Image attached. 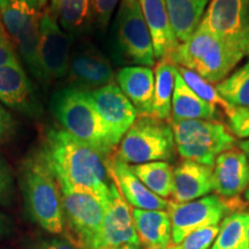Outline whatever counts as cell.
<instances>
[{"label": "cell", "mask_w": 249, "mask_h": 249, "mask_svg": "<svg viewBox=\"0 0 249 249\" xmlns=\"http://www.w3.org/2000/svg\"><path fill=\"white\" fill-rule=\"evenodd\" d=\"M38 151L59 188L89 192L107 201L112 181L107 160L95 149L54 127L45 133Z\"/></svg>", "instance_id": "1"}, {"label": "cell", "mask_w": 249, "mask_h": 249, "mask_svg": "<svg viewBox=\"0 0 249 249\" xmlns=\"http://www.w3.org/2000/svg\"><path fill=\"white\" fill-rule=\"evenodd\" d=\"M50 107L62 129L107 160L119 145L121 138L102 119L83 90L73 86L58 90Z\"/></svg>", "instance_id": "2"}, {"label": "cell", "mask_w": 249, "mask_h": 249, "mask_svg": "<svg viewBox=\"0 0 249 249\" xmlns=\"http://www.w3.org/2000/svg\"><path fill=\"white\" fill-rule=\"evenodd\" d=\"M20 186L31 219L51 234H62L66 223L61 192L38 150L21 165Z\"/></svg>", "instance_id": "3"}, {"label": "cell", "mask_w": 249, "mask_h": 249, "mask_svg": "<svg viewBox=\"0 0 249 249\" xmlns=\"http://www.w3.org/2000/svg\"><path fill=\"white\" fill-rule=\"evenodd\" d=\"M241 57L219 38L197 27L192 36L177 46L167 59L173 65L188 68L207 80L219 83L241 60Z\"/></svg>", "instance_id": "4"}, {"label": "cell", "mask_w": 249, "mask_h": 249, "mask_svg": "<svg viewBox=\"0 0 249 249\" xmlns=\"http://www.w3.org/2000/svg\"><path fill=\"white\" fill-rule=\"evenodd\" d=\"M176 148L185 160L213 167L216 158L233 148V133L218 120H178L170 118Z\"/></svg>", "instance_id": "5"}, {"label": "cell", "mask_w": 249, "mask_h": 249, "mask_svg": "<svg viewBox=\"0 0 249 249\" xmlns=\"http://www.w3.org/2000/svg\"><path fill=\"white\" fill-rule=\"evenodd\" d=\"M176 150L172 128L166 120L140 116L121 139L116 157L128 165L169 161Z\"/></svg>", "instance_id": "6"}, {"label": "cell", "mask_w": 249, "mask_h": 249, "mask_svg": "<svg viewBox=\"0 0 249 249\" xmlns=\"http://www.w3.org/2000/svg\"><path fill=\"white\" fill-rule=\"evenodd\" d=\"M49 0H0V22L31 73L40 79L37 43Z\"/></svg>", "instance_id": "7"}, {"label": "cell", "mask_w": 249, "mask_h": 249, "mask_svg": "<svg viewBox=\"0 0 249 249\" xmlns=\"http://www.w3.org/2000/svg\"><path fill=\"white\" fill-rule=\"evenodd\" d=\"M117 45L120 54L136 66L152 67L155 52L150 31L139 0H121L116 20Z\"/></svg>", "instance_id": "8"}, {"label": "cell", "mask_w": 249, "mask_h": 249, "mask_svg": "<svg viewBox=\"0 0 249 249\" xmlns=\"http://www.w3.org/2000/svg\"><path fill=\"white\" fill-rule=\"evenodd\" d=\"M248 14L249 0H210L198 27L209 31L244 58Z\"/></svg>", "instance_id": "9"}, {"label": "cell", "mask_w": 249, "mask_h": 249, "mask_svg": "<svg viewBox=\"0 0 249 249\" xmlns=\"http://www.w3.org/2000/svg\"><path fill=\"white\" fill-rule=\"evenodd\" d=\"M65 223L82 249H95L104 220L107 202L89 192L60 189Z\"/></svg>", "instance_id": "10"}, {"label": "cell", "mask_w": 249, "mask_h": 249, "mask_svg": "<svg viewBox=\"0 0 249 249\" xmlns=\"http://www.w3.org/2000/svg\"><path fill=\"white\" fill-rule=\"evenodd\" d=\"M231 207L222 196L207 195L197 200L170 202L167 213L172 224V242L179 245L187 235L202 227L219 225L231 213Z\"/></svg>", "instance_id": "11"}, {"label": "cell", "mask_w": 249, "mask_h": 249, "mask_svg": "<svg viewBox=\"0 0 249 249\" xmlns=\"http://www.w3.org/2000/svg\"><path fill=\"white\" fill-rule=\"evenodd\" d=\"M71 38L46 8L39 27L37 62L42 80H58L68 75Z\"/></svg>", "instance_id": "12"}, {"label": "cell", "mask_w": 249, "mask_h": 249, "mask_svg": "<svg viewBox=\"0 0 249 249\" xmlns=\"http://www.w3.org/2000/svg\"><path fill=\"white\" fill-rule=\"evenodd\" d=\"M127 245L141 244L134 225L129 204L121 195L116 182L112 180L104 220L95 249H117Z\"/></svg>", "instance_id": "13"}, {"label": "cell", "mask_w": 249, "mask_h": 249, "mask_svg": "<svg viewBox=\"0 0 249 249\" xmlns=\"http://www.w3.org/2000/svg\"><path fill=\"white\" fill-rule=\"evenodd\" d=\"M81 90H95L113 82L116 73L110 61L92 45H81L71 50L68 75Z\"/></svg>", "instance_id": "14"}, {"label": "cell", "mask_w": 249, "mask_h": 249, "mask_svg": "<svg viewBox=\"0 0 249 249\" xmlns=\"http://www.w3.org/2000/svg\"><path fill=\"white\" fill-rule=\"evenodd\" d=\"M83 91L102 119L123 139L139 114L129 99L121 91L119 86L116 82H112L102 88Z\"/></svg>", "instance_id": "15"}, {"label": "cell", "mask_w": 249, "mask_h": 249, "mask_svg": "<svg viewBox=\"0 0 249 249\" xmlns=\"http://www.w3.org/2000/svg\"><path fill=\"white\" fill-rule=\"evenodd\" d=\"M249 187V161L241 150L230 149L220 154L213 167V191L225 198H233Z\"/></svg>", "instance_id": "16"}, {"label": "cell", "mask_w": 249, "mask_h": 249, "mask_svg": "<svg viewBox=\"0 0 249 249\" xmlns=\"http://www.w3.org/2000/svg\"><path fill=\"white\" fill-rule=\"evenodd\" d=\"M107 163L112 180L129 205L142 210H167L170 202L148 189L132 172L128 164L117 157L107 158Z\"/></svg>", "instance_id": "17"}, {"label": "cell", "mask_w": 249, "mask_h": 249, "mask_svg": "<svg viewBox=\"0 0 249 249\" xmlns=\"http://www.w3.org/2000/svg\"><path fill=\"white\" fill-rule=\"evenodd\" d=\"M0 102L30 116L38 113L33 86L20 61L0 67Z\"/></svg>", "instance_id": "18"}, {"label": "cell", "mask_w": 249, "mask_h": 249, "mask_svg": "<svg viewBox=\"0 0 249 249\" xmlns=\"http://www.w3.org/2000/svg\"><path fill=\"white\" fill-rule=\"evenodd\" d=\"M154 46L155 58L164 60L180 43L174 34L165 0H139Z\"/></svg>", "instance_id": "19"}, {"label": "cell", "mask_w": 249, "mask_h": 249, "mask_svg": "<svg viewBox=\"0 0 249 249\" xmlns=\"http://www.w3.org/2000/svg\"><path fill=\"white\" fill-rule=\"evenodd\" d=\"M117 83L139 116H151L155 91V74L145 66H127L116 74Z\"/></svg>", "instance_id": "20"}, {"label": "cell", "mask_w": 249, "mask_h": 249, "mask_svg": "<svg viewBox=\"0 0 249 249\" xmlns=\"http://www.w3.org/2000/svg\"><path fill=\"white\" fill-rule=\"evenodd\" d=\"M213 191V167L192 160L181 161L173 170L172 202L183 203L204 197Z\"/></svg>", "instance_id": "21"}, {"label": "cell", "mask_w": 249, "mask_h": 249, "mask_svg": "<svg viewBox=\"0 0 249 249\" xmlns=\"http://www.w3.org/2000/svg\"><path fill=\"white\" fill-rule=\"evenodd\" d=\"M140 244L144 249L163 248L172 244V224L166 210H132Z\"/></svg>", "instance_id": "22"}, {"label": "cell", "mask_w": 249, "mask_h": 249, "mask_svg": "<svg viewBox=\"0 0 249 249\" xmlns=\"http://www.w3.org/2000/svg\"><path fill=\"white\" fill-rule=\"evenodd\" d=\"M172 119L178 120H216L219 116L218 107L198 97L177 74L172 96Z\"/></svg>", "instance_id": "23"}, {"label": "cell", "mask_w": 249, "mask_h": 249, "mask_svg": "<svg viewBox=\"0 0 249 249\" xmlns=\"http://www.w3.org/2000/svg\"><path fill=\"white\" fill-rule=\"evenodd\" d=\"M174 34L183 43L200 24L210 0H165Z\"/></svg>", "instance_id": "24"}, {"label": "cell", "mask_w": 249, "mask_h": 249, "mask_svg": "<svg viewBox=\"0 0 249 249\" xmlns=\"http://www.w3.org/2000/svg\"><path fill=\"white\" fill-rule=\"evenodd\" d=\"M177 74V66L169 60H160L156 66L152 117L160 120H167L171 118Z\"/></svg>", "instance_id": "25"}, {"label": "cell", "mask_w": 249, "mask_h": 249, "mask_svg": "<svg viewBox=\"0 0 249 249\" xmlns=\"http://www.w3.org/2000/svg\"><path fill=\"white\" fill-rule=\"evenodd\" d=\"M49 8L68 33H81L91 21L90 0H50Z\"/></svg>", "instance_id": "26"}, {"label": "cell", "mask_w": 249, "mask_h": 249, "mask_svg": "<svg viewBox=\"0 0 249 249\" xmlns=\"http://www.w3.org/2000/svg\"><path fill=\"white\" fill-rule=\"evenodd\" d=\"M135 174L148 189L166 200L173 193V170L167 161H151V163L129 165Z\"/></svg>", "instance_id": "27"}, {"label": "cell", "mask_w": 249, "mask_h": 249, "mask_svg": "<svg viewBox=\"0 0 249 249\" xmlns=\"http://www.w3.org/2000/svg\"><path fill=\"white\" fill-rule=\"evenodd\" d=\"M247 224V211L227 214L210 249H249Z\"/></svg>", "instance_id": "28"}, {"label": "cell", "mask_w": 249, "mask_h": 249, "mask_svg": "<svg viewBox=\"0 0 249 249\" xmlns=\"http://www.w3.org/2000/svg\"><path fill=\"white\" fill-rule=\"evenodd\" d=\"M216 90L233 107L249 108V61L217 83Z\"/></svg>", "instance_id": "29"}, {"label": "cell", "mask_w": 249, "mask_h": 249, "mask_svg": "<svg viewBox=\"0 0 249 249\" xmlns=\"http://www.w3.org/2000/svg\"><path fill=\"white\" fill-rule=\"evenodd\" d=\"M178 73L180 76L182 77V80L185 81L186 85L194 91L198 97L203 99V101L208 102L209 104L213 105L216 107H220L225 112V114L230 113L233 110L232 105H230L222 96L218 93L216 90V87H213L210 82H208L207 80H204L203 77L198 75L197 73L193 71L188 68L177 66Z\"/></svg>", "instance_id": "30"}, {"label": "cell", "mask_w": 249, "mask_h": 249, "mask_svg": "<svg viewBox=\"0 0 249 249\" xmlns=\"http://www.w3.org/2000/svg\"><path fill=\"white\" fill-rule=\"evenodd\" d=\"M219 225H213L196 230L187 235L178 245L180 249H210L216 240Z\"/></svg>", "instance_id": "31"}, {"label": "cell", "mask_w": 249, "mask_h": 249, "mask_svg": "<svg viewBox=\"0 0 249 249\" xmlns=\"http://www.w3.org/2000/svg\"><path fill=\"white\" fill-rule=\"evenodd\" d=\"M118 2L119 0H90L91 20L102 29L107 28Z\"/></svg>", "instance_id": "32"}, {"label": "cell", "mask_w": 249, "mask_h": 249, "mask_svg": "<svg viewBox=\"0 0 249 249\" xmlns=\"http://www.w3.org/2000/svg\"><path fill=\"white\" fill-rule=\"evenodd\" d=\"M14 197V177L11 167L0 156V205L7 207Z\"/></svg>", "instance_id": "33"}, {"label": "cell", "mask_w": 249, "mask_h": 249, "mask_svg": "<svg viewBox=\"0 0 249 249\" xmlns=\"http://www.w3.org/2000/svg\"><path fill=\"white\" fill-rule=\"evenodd\" d=\"M227 118L233 135L245 140L249 139V108L233 107Z\"/></svg>", "instance_id": "34"}, {"label": "cell", "mask_w": 249, "mask_h": 249, "mask_svg": "<svg viewBox=\"0 0 249 249\" xmlns=\"http://www.w3.org/2000/svg\"><path fill=\"white\" fill-rule=\"evenodd\" d=\"M18 61V60L17 53H15L13 43H12L5 28L0 22V67Z\"/></svg>", "instance_id": "35"}, {"label": "cell", "mask_w": 249, "mask_h": 249, "mask_svg": "<svg viewBox=\"0 0 249 249\" xmlns=\"http://www.w3.org/2000/svg\"><path fill=\"white\" fill-rule=\"evenodd\" d=\"M17 124L12 114L0 104V143L6 142L14 136Z\"/></svg>", "instance_id": "36"}, {"label": "cell", "mask_w": 249, "mask_h": 249, "mask_svg": "<svg viewBox=\"0 0 249 249\" xmlns=\"http://www.w3.org/2000/svg\"><path fill=\"white\" fill-rule=\"evenodd\" d=\"M36 249H76L73 245L62 239H50L39 242Z\"/></svg>", "instance_id": "37"}, {"label": "cell", "mask_w": 249, "mask_h": 249, "mask_svg": "<svg viewBox=\"0 0 249 249\" xmlns=\"http://www.w3.org/2000/svg\"><path fill=\"white\" fill-rule=\"evenodd\" d=\"M8 232V219L5 214L0 213V238L7 234Z\"/></svg>", "instance_id": "38"}, {"label": "cell", "mask_w": 249, "mask_h": 249, "mask_svg": "<svg viewBox=\"0 0 249 249\" xmlns=\"http://www.w3.org/2000/svg\"><path fill=\"white\" fill-rule=\"evenodd\" d=\"M239 148H240V150L246 155V157L248 158L249 161V139L242 140V141L239 143Z\"/></svg>", "instance_id": "39"}, {"label": "cell", "mask_w": 249, "mask_h": 249, "mask_svg": "<svg viewBox=\"0 0 249 249\" xmlns=\"http://www.w3.org/2000/svg\"><path fill=\"white\" fill-rule=\"evenodd\" d=\"M246 38H247V45H246V55L249 57V14L247 21V30H246Z\"/></svg>", "instance_id": "40"}, {"label": "cell", "mask_w": 249, "mask_h": 249, "mask_svg": "<svg viewBox=\"0 0 249 249\" xmlns=\"http://www.w3.org/2000/svg\"><path fill=\"white\" fill-rule=\"evenodd\" d=\"M117 249H143L141 245H127L123 246V247H119Z\"/></svg>", "instance_id": "41"}, {"label": "cell", "mask_w": 249, "mask_h": 249, "mask_svg": "<svg viewBox=\"0 0 249 249\" xmlns=\"http://www.w3.org/2000/svg\"><path fill=\"white\" fill-rule=\"evenodd\" d=\"M157 249H180L178 245H174L173 242L172 244H170L169 246H166V247H163V248H157Z\"/></svg>", "instance_id": "42"}, {"label": "cell", "mask_w": 249, "mask_h": 249, "mask_svg": "<svg viewBox=\"0 0 249 249\" xmlns=\"http://www.w3.org/2000/svg\"><path fill=\"white\" fill-rule=\"evenodd\" d=\"M245 198H246V201H247L248 203H249V187H248L247 191L245 192Z\"/></svg>", "instance_id": "43"}, {"label": "cell", "mask_w": 249, "mask_h": 249, "mask_svg": "<svg viewBox=\"0 0 249 249\" xmlns=\"http://www.w3.org/2000/svg\"><path fill=\"white\" fill-rule=\"evenodd\" d=\"M248 214V224H247V236H248V244H249V210H247Z\"/></svg>", "instance_id": "44"}]
</instances>
